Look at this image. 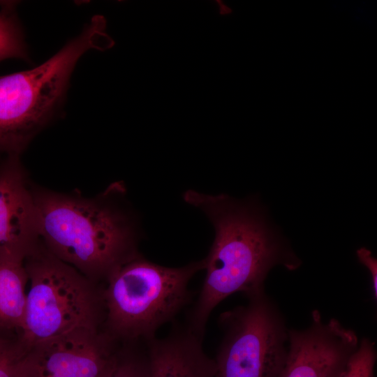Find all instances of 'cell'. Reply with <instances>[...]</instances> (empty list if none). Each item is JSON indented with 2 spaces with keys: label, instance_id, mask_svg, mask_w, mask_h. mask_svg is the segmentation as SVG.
<instances>
[{
  "label": "cell",
  "instance_id": "cell-11",
  "mask_svg": "<svg viewBox=\"0 0 377 377\" xmlns=\"http://www.w3.org/2000/svg\"><path fill=\"white\" fill-rule=\"evenodd\" d=\"M24 260L0 256V329L21 331L25 314L29 281Z\"/></svg>",
  "mask_w": 377,
  "mask_h": 377
},
{
  "label": "cell",
  "instance_id": "cell-8",
  "mask_svg": "<svg viewBox=\"0 0 377 377\" xmlns=\"http://www.w3.org/2000/svg\"><path fill=\"white\" fill-rule=\"evenodd\" d=\"M288 351L278 377H339L359 345L355 332L337 319L324 322L318 311L310 325L288 330Z\"/></svg>",
  "mask_w": 377,
  "mask_h": 377
},
{
  "label": "cell",
  "instance_id": "cell-7",
  "mask_svg": "<svg viewBox=\"0 0 377 377\" xmlns=\"http://www.w3.org/2000/svg\"><path fill=\"white\" fill-rule=\"evenodd\" d=\"M118 341L103 329L80 327L24 348L20 377H103L113 368Z\"/></svg>",
  "mask_w": 377,
  "mask_h": 377
},
{
  "label": "cell",
  "instance_id": "cell-12",
  "mask_svg": "<svg viewBox=\"0 0 377 377\" xmlns=\"http://www.w3.org/2000/svg\"><path fill=\"white\" fill-rule=\"evenodd\" d=\"M17 1H0V62L8 59L28 60V51L16 12Z\"/></svg>",
  "mask_w": 377,
  "mask_h": 377
},
{
  "label": "cell",
  "instance_id": "cell-6",
  "mask_svg": "<svg viewBox=\"0 0 377 377\" xmlns=\"http://www.w3.org/2000/svg\"><path fill=\"white\" fill-rule=\"evenodd\" d=\"M221 314L223 338L214 377H278L284 364L288 330L265 291Z\"/></svg>",
  "mask_w": 377,
  "mask_h": 377
},
{
  "label": "cell",
  "instance_id": "cell-4",
  "mask_svg": "<svg viewBox=\"0 0 377 377\" xmlns=\"http://www.w3.org/2000/svg\"><path fill=\"white\" fill-rule=\"evenodd\" d=\"M204 269L203 260L179 267L154 263L139 254L121 266L104 286L103 329L119 342L154 339L188 304V283Z\"/></svg>",
  "mask_w": 377,
  "mask_h": 377
},
{
  "label": "cell",
  "instance_id": "cell-17",
  "mask_svg": "<svg viewBox=\"0 0 377 377\" xmlns=\"http://www.w3.org/2000/svg\"><path fill=\"white\" fill-rule=\"evenodd\" d=\"M219 6H220V10H221V14H224V13H229L230 12V10L228 9V8H227L226 6H225L222 3L221 1H217Z\"/></svg>",
  "mask_w": 377,
  "mask_h": 377
},
{
  "label": "cell",
  "instance_id": "cell-2",
  "mask_svg": "<svg viewBox=\"0 0 377 377\" xmlns=\"http://www.w3.org/2000/svg\"><path fill=\"white\" fill-rule=\"evenodd\" d=\"M33 191L46 249L93 282L105 286L138 252L137 217L120 182L91 197L37 186Z\"/></svg>",
  "mask_w": 377,
  "mask_h": 377
},
{
  "label": "cell",
  "instance_id": "cell-10",
  "mask_svg": "<svg viewBox=\"0 0 377 377\" xmlns=\"http://www.w3.org/2000/svg\"><path fill=\"white\" fill-rule=\"evenodd\" d=\"M203 337L176 325L165 337L145 342L146 377H214L216 365L202 347Z\"/></svg>",
  "mask_w": 377,
  "mask_h": 377
},
{
  "label": "cell",
  "instance_id": "cell-9",
  "mask_svg": "<svg viewBox=\"0 0 377 377\" xmlns=\"http://www.w3.org/2000/svg\"><path fill=\"white\" fill-rule=\"evenodd\" d=\"M40 242L33 184L20 156H6L0 163V256L25 260Z\"/></svg>",
  "mask_w": 377,
  "mask_h": 377
},
{
  "label": "cell",
  "instance_id": "cell-3",
  "mask_svg": "<svg viewBox=\"0 0 377 377\" xmlns=\"http://www.w3.org/2000/svg\"><path fill=\"white\" fill-rule=\"evenodd\" d=\"M103 15L92 17L82 32L39 66L0 75V154L18 155L58 114L73 69L88 50L114 45Z\"/></svg>",
  "mask_w": 377,
  "mask_h": 377
},
{
  "label": "cell",
  "instance_id": "cell-15",
  "mask_svg": "<svg viewBox=\"0 0 377 377\" xmlns=\"http://www.w3.org/2000/svg\"><path fill=\"white\" fill-rule=\"evenodd\" d=\"M24 348L19 339L0 337V377H20V365Z\"/></svg>",
  "mask_w": 377,
  "mask_h": 377
},
{
  "label": "cell",
  "instance_id": "cell-14",
  "mask_svg": "<svg viewBox=\"0 0 377 377\" xmlns=\"http://www.w3.org/2000/svg\"><path fill=\"white\" fill-rule=\"evenodd\" d=\"M376 351L374 343L363 338L351 355L339 377H374Z\"/></svg>",
  "mask_w": 377,
  "mask_h": 377
},
{
  "label": "cell",
  "instance_id": "cell-5",
  "mask_svg": "<svg viewBox=\"0 0 377 377\" xmlns=\"http://www.w3.org/2000/svg\"><path fill=\"white\" fill-rule=\"evenodd\" d=\"M24 264L31 284L18 339L24 347L80 327L103 329V285L56 257L41 239Z\"/></svg>",
  "mask_w": 377,
  "mask_h": 377
},
{
  "label": "cell",
  "instance_id": "cell-13",
  "mask_svg": "<svg viewBox=\"0 0 377 377\" xmlns=\"http://www.w3.org/2000/svg\"><path fill=\"white\" fill-rule=\"evenodd\" d=\"M139 342H124L119 346L115 364L109 377H146V346L142 349Z\"/></svg>",
  "mask_w": 377,
  "mask_h": 377
},
{
  "label": "cell",
  "instance_id": "cell-16",
  "mask_svg": "<svg viewBox=\"0 0 377 377\" xmlns=\"http://www.w3.org/2000/svg\"><path fill=\"white\" fill-rule=\"evenodd\" d=\"M357 257L360 263L365 266L369 270L372 282L373 294L375 298L377 297V260L372 256L371 251L365 248L361 247L356 251Z\"/></svg>",
  "mask_w": 377,
  "mask_h": 377
},
{
  "label": "cell",
  "instance_id": "cell-18",
  "mask_svg": "<svg viewBox=\"0 0 377 377\" xmlns=\"http://www.w3.org/2000/svg\"><path fill=\"white\" fill-rule=\"evenodd\" d=\"M113 368L111 369L110 371H109L107 374H105V376H103V377H109L112 371Z\"/></svg>",
  "mask_w": 377,
  "mask_h": 377
},
{
  "label": "cell",
  "instance_id": "cell-1",
  "mask_svg": "<svg viewBox=\"0 0 377 377\" xmlns=\"http://www.w3.org/2000/svg\"><path fill=\"white\" fill-rule=\"evenodd\" d=\"M184 200L202 211L215 230L207 256L205 277L191 308L187 326L204 335L214 309L233 293L246 297L265 291L269 271L277 265L295 270L300 259L271 227L255 200H238L227 195H208L188 190Z\"/></svg>",
  "mask_w": 377,
  "mask_h": 377
}]
</instances>
